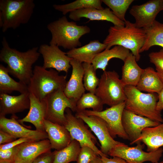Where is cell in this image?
I'll return each mask as SVG.
<instances>
[{
  "instance_id": "3957f363",
  "label": "cell",
  "mask_w": 163,
  "mask_h": 163,
  "mask_svg": "<svg viewBox=\"0 0 163 163\" xmlns=\"http://www.w3.org/2000/svg\"><path fill=\"white\" fill-rule=\"evenodd\" d=\"M47 28L52 36L50 44L69 50L81 46L80 38L91 31L87 26L79 25L75 22L69 21L65 16L48 24Z\"/></svg>"
},
{
  "instance_id": "74e56055",
  "label": "cell",
  "mask_w": 163,
  "mask_h": 163,
  "mask_svg": "<svg viewBox=\"0 0 163 163\" xmlns=\"http://www.w3.org/2000/svg\"><path fill=\"white\" fill-rule=\"evenodd\" d=\"M55 151L43 153L36 158L32 163H53Z\"/></svg>"
},
{
  "instance_id": "83f0119b",
  "label": "cell",
  "mask_w": 163,
  "mask_h": 163,
  "mask_svg": "<svg viewBox=\"0 0 163 163\" xmlns=\"http://www.w3.org/2000/svg\"><path fill=\"white\" fill-rule=\"evenodd\" d=\"M6 67L0 65V94H10L14 91L23 94L28 92V85L17 82L9 75Z\"/></svg>"
},
{
  "instance_id": "5bb4252c",
  "label": "cell",
  "mask_w": 163,
  "mask_h": 163,
  "mask_svg": "<svg viewBox=\"0 0 163 163\" xmlns=\"http://www.w3.org/2000/svg\"><path fill=\"white\" fill-rule=\"evenodd\" d=\"M163 0H151L140 5L133 6L130 14L135 19L139 28L145 29L152 26L158 14L162 10Z\"/></svg>"
},
{
  "instance_id": "ac0fdd59",
  "label": "cell",
  "mask_w": 163,
  "mask_h": 163,
  "mask_svg": "<svg viewBox=\"0 0 163 163\" xmlns=\"http://www.w3.org/2000/svg\"><path fill=\"white\" fill-rule=\"evenodd\" d=\"M70 64L72 67V72L63 92L67 97L77 102L85 93V89L83 82V68L82 63L73 59H71Z\"/></svg>"
},
{
  "instance_id": "8d00e7d4",
  "label": "cell",
  "mask_w": 163,
  "mask_h": 163,
  "mask_svg": "<svg viewBox=\"0 0 163 163\" xmlns=\"http://www.w3.org/2000/svg\"><path fill=\"white\" fill-rule=\"evenodd\" d=\"M18 146L5 150H0V163H14Z\"/></svg>"
},
{
  "instance_id": "8992f818",
  "label": "cell",
  "mask_w": 163,
  "mask_h": 163,
  "mask_svg": "<svg viewBox=\"0 0 163 163\" xmlns=\"http://www.w3.org/2000/svg\"><path fill=\"white\" fill-rule=\"evenodd\" d=\"M66 76L59 75L53 69L49 70L43 66H35L28 85V91L40 101L49 94L59 89L64 90L67 83Z\"/></svg>"
},
{
  "instance_id": "ba28073f",
  "label": "cell",
  "mask_w": 163,
  "mask_h": 163,
  "mask_svg": "<svg viewBox=\"0 0 163 163\" xmlns=\"http://www.w3.org/2000/svg\"><path fill=\"white\" fill-rule=\"evenodd\" d=\"M63 90L59 89L48 95L44 99L45 120L64 126L66 121L65 111L67 108L75 111L76 102L67 97Z\"/></svg>"
},
{
  "instance_id": "e0dca14e",
  "label": "cell",
  "mask_w": 163,
  "mask_h": 163,
  "mask_svg": "<svg viewBox=\"0 0 163 163\" xmlns=\"http://www.w3.org/2000/svg\"><path fill=\"white\" fill-rule=\"evenodd\" d=\"M48 139L26 142L18 146L14 163H32L42 154L51 151Z\"/></svg>"
},
{
  "instance_id": "4fadbf2b",
  "label": "cell",
  "mask_w": 163,
  "mask_h": 163,
  "mask_svg": "<svg viewBox=\"0 0 163 163\" xmlns=\"http://www.w3.org/2000/svg\"><path fill=\"white\" fill-rule=\"evenodd\" d=\"M38 52L42 55L43 59V67L45 69H54L59 72L63 71L67 73L71 67L72 59L66 52L61 50L57 46L46 44L41 45Z\"/></svg>"
},
{
  "instance_id": "7402d4cb",
  "label": "cell",
  "mask_w": 163,
  "mask_h": 163,
  "mask_svg": "<svg viewBox=\"0 0 163 163\" xmlns=\"http://www.w3.org/2000/svg\"><path fill=\"white\" fill-rule=\"evenodd\" d=\"M29 97L30 101L29 111L25 117L18 120V121L21 124L24 122L30 123L35 126L36 130L45 131L44 124L46 113L45 100H40L30 93H29Z\"/></svg>"
},
{
  "instance_id": "52a82bcc",
  "label": "cell",
  "mask_w": 163,
  "mask_h": 163,
  "mask_svg": "<svg viewBox=\"0 0 163 163\" xmlns=\"http://www.w3.org/2000/svg\"><path fill=\"white\" fill-rule=\"evenodd\" d=\"M125 85L115 71H104L95 94L110 107L126 101Z\"/></svg>"
},
{
  "instance_id": "cb8c5ba5",
  "label": "cell",
  "mask_w": 163,
  "mask_h": 163,
  "mask_svg": "<svg viewBox=\"0 0 163 163\" xmlns=\"http://www.w3.org/2000/svg\"><path fill=\"white\" fill-rule=\"evenodd\" d=\"M142 142L147 152L155 151L163 146V123L154 127L144 128L134 143Z\"/></svg>"
},
{
  "instance_id": "7bdbcfd3",
  "label": "cell",
  "mask_w": 163,
  "mask_h": 163,
  "mask_svg": "<svg viewBox=\"0 0 163 163\" xmlns=\"http://www.w3.org/2000/svg\"><path fill=\"white\" fill-rule=\"evenodd\" d=\"M101 157H100L98 156L92 161L90 163H101Z\"/></svg>"
},
{
  "instance_id": "4316f807",
  "label": "cell",
  "mask_w": 163,
  "mask_h": 163,
  "mask_svg": "<svg viewBox=\"0 0 163 163\" xmlns=\"http://www.w3.org/2000/svg\"><path fill=\"white\" fill-rule=\"evenodd\" d=\"M129 50L120 46H115L111 49H105L97 55L91 64L94 69H100L104 71L109 61L113 58L120 59L123 62L130 53Z\"/></svg>"
},
{
  "instance_id": "e575fe53",
  "label": "cell",
  "mask_w": 163,
  "mask_h": 163,
  "mask_svg": "<svg viewBox=\"0 0 163 163\" xmlns=\"http://www.w3.org/2000/svg\"><path fill=\"white\" fill-rule=\"evenodd\" d=\"M149 57L150 62L155 66L156 72L163 82V48L158 51L150 53Z\"/></svg>"
},
{
  "instance_id": "ab89813d",
  "label": "cell",
  "mask_w": 163,
  "mask_h": 163,
  "mask_svg": "<svg viewBox=\"0 0 163 163\" xmlns=\"http://www.w3.org/2000/svg\"><path fill=\"white\" fill-rule=\"evenodd\" d=\"M16 138L9 134L0 129V144H5L11 142Z\"/></svg>"
},
{
  "instance_id": "ffe728a7",
  "label": "cell",
  "mask_w": 163,
  "mask_h": 163,
  "mask_svg": "<svg viewBox=\"0 0 163 163\" xmlns=\"http://www.w3.org/2000/svg\"><path fill=\"white\" fill-rule=\"evenodd\" d=\"M29 92L17 96L0 94V116L14 114L29 109Z\"/></svg>"
},
{
  "instance_id": "44dd1931",
  "label": "cell",
  "mask_w": 163,
  "mask_h": 163,
  "mask_svg": "<svg viewBox=\"0 0 163 163\" xmlns=\"http://www.w3.org/2000/svg\"><path fill=\"white\" fill-rule=\"evenodd\" d=\"M45 131L48 136L52 149L61 150L68 146L72 140L68 130L64 126L45 120Z\"/></svg>"
},
{
  "instance_id": "ee69618b",
  "label": "cell",
  "mask_w": 163,
  "mask_h": 163,
  "mask_svg": "<svg viewBox=\"0 0 163 163\" xmlns=\"http://www.w3.org/2000/svg\"><path fill=\"white\" fill-rule=\"evenodd\" d=\"M151 163H163V161L159 162L158 161L157 162H151Z\"/></svg>"
},
{
  "instance_id": "d6986e66",
  "label": "cell",
  "mask_w": 163,
  "mask_h": 163,
  "mask_svg": "<svg viewBox=\"0 0 163 163\" xmlns=\"http://www.w3.org/2000/svg\"><path fill=\"white\" fill-rule=\"evenodd\" d=\"M69 18L75 21L80 20L85 18L91 21H107L111 22L115 26L125 25V22L118 18L109 8L103 9L94 8H87L80 9L69 13Z\"/></svg>"
},
{
  "instance_id": "b9f144b4",
  "label": "cell",
  "mask_w": 163,
  "mask_h": 163,
  "mask_svg": "<svg viewBox=\"0 0 163 163\" xmlns=\"http://www.w3.org/2000/svg\"><path fill=\"white\" fill-rule=\"evenodd\" d=\"M158 94V100L157 104V109L161 112L163 110V89Z\"/></svg>"
},
{
  "instance_id": "f35d334b",
  "label": "cell",
  "mask_w": 163,
  "mask_h": 163,
  "mask_svg": "<svg viewBox=\"0 0 163 163\" xmlns=\"http://www.w3.org/2000/svg\"><path fill=\"white\" fill-rule=\"evenodd\" d=\"M35 141L33 140L24 138H19L11 142L0 145V150H7L14 147L16 146L23 143Z\"/></svg>"
},
{
  "instance_id": "5b68a950",
  "label": "cell",
  "mask_w": 163,
  "mask_h": 163,
  "mask_svg": "<svg viewBox=\"0 0 163 163\" xmlns=\"http://www.w3.org/2000/svg\"><path fill=\"white\" fill-rule=\"evenodd\" d=\"M125 92L126 97V110L153 121L163 123L161 112L156 108L158 94L144 93L131 85L125 86Z\"/></svg>"
},
{
  "instance_id": "6da1fadb",
  "label": "cell",
  "mask_w": 163,
  "mask_h": 163,
  "mask_svg": "<svg viewBox=\"0 0 163 163\" xmlns=\"http://www.w3.org/2000/svg\"><path fill=\"white\" fill-rule=\"evenodd\" d=\"M0 51V60L7 64L9 73L28 85L33 75V65L40 55L39 48L34 47L26 51L21 52L11 48L4 37Z\"/></svg>"
},
{
  "instance_id": "7a4b0ae2",
  "label": "cell",
  "mask_w": 163,
  "mask_h": 163,
  "mask_svg": "<svg viewBox=\"0 0 163 163\" xmlns=\"http://www.w3.org/2000/svg\"><path fill=\"white\" fill-rule=\"evenodd\" d=\"M125 25H114L110 27L109 34L103 41L106 49L114 46H120L130 50L137 61L140 58L139 50L146 38L144 29L136 26L135 23L126 20Z\"/></svg>"
},
{
  "instance_id": "603a6c76",
  "label": "cell",
  "mask_w": 163,
  "mask_h": 163,
  "mask_svg": "<svg viewBox=\"0 0 163 163\" xmlns=\"http://www.w3.org/2000/svg\"><path fill=\"white\" fill-rule=\"evenodd\" d=\"M107 46L98 40L91 41L88 43L75 48L66 52L70 58L81 63H91L95 57L106 48Z\"/></svg>"
},
{
  "instance_id": "2e32d148",
  "label": "cell",
  "mask_w": 163,
  "mask_h": 163,
  "mask_svg": "<svg viewBox=\"0 0 163 163\" xmlns=\"http://www.w3.org/2000/svg\"><path fill=\"white\" fill-rule=\"evenodd\" d=\"M9 119L0 116V129L9 134L15 138H28L34 141L48 139L45 131L29 129L21 125L14 115Z\"/></svg>"
},
{
  "instance_id": "d6a6232c",
  "label": "cell",
  "mask_w": 163,
  "mask_h": 163,
  "mask_svg": "<svg viewBox=\"0 0 163 163\" xmlns=\"http://www.w3.org/2000/svg\"><path fill=\"white\" fill-rule=\"evenodd\" d=\"M84 69V85L86 90L95 94L98 85L99 79L97 77L96 70L92 64L84 62L82 64Z\"/></svg>"
},
{
  "instance_id": "4dcf8cb0",
  "label": "cell",
  "mask_w": 163,
  "mask_h": 163,
  "mask_svg": "<svg viewBox=\"0 0 163 163\" xmlns=\"http://www.w3.org/2000/svg\"><path fill=\"white\" fill-rule=\"evenodd\" d=\"M100 0H77L70 3L63 5H54L55 9L65 15L68 13L85 8H94L99 9L104 8L102 6Z\"/></svg>"
},
{
  "instance_id": "f546056e",
  "label": "cell",
  "mask_w": 163,
  "mask_h": 163,
  "mask_svg": "<svg viewBox=\"0 0 163 163\" xmlns=\"http://www.w3.org/2000/svg\"><path fill=\"white\" fill-rule=\"evenodd\" d=\"M81 148L78 142L72 140L66 147L59 150H55L53 163H69L77 161Z\"/></svg>"
},
{
  "instance_id": "9a60e30c",
  "label": "cell",
  "mask_w": 163,
  "mask_h": 163,
  "mask_svg": "<svg viewBox=\"0 0 163 163\" xmlns=\"http://www.w3.org/2000/svg\"><path fill=\"white\" fill-rule=\"evenodd\" d=\"M122 123L131 145L134 144L139 137L144 128L155 126L161 123L125 109L123 113Z\"/></svg>"
},
{
  "instance_id": "7c38bea8",
  "label": "cell",
  "mask_w": 163,
  "mask_h": 163,
  "mask_svg": "<svg viewBox=\"0 0 163 163\" xmlns=\"http://www.w3.org/2000/svg\"><path fill=\"white\" fill-rule=\"evenodd\" d=\"M75 116L82 119L95 135L101 144L100 151L108 155L117 145L123 143L116 141L110 135L106 122L101 118L94 115H87L82 112L76 113Z\"/></svg>"
},
{
  "instance_id": "d590c367",
  "label": "cell",
  "mask_w": 163,
  "mask_h": 163,
  "mask_svg": "<svg viewBox=\"0 0 163 163\" xmlns=\"http://www.w3.org/2000/svg\"><path fill=\"white\" fill-rule=\"evenodd\" d=\"M98 155L91 148L84 146L81 148L76 161L77 163H90Z\"/></svg>"
},
{
  "instance_id": "60d3db41",
  "label": "cell",
  "mask_w": 163,
  "mask_h": 163,
  "mask_svg": "<svg viewBox=\"0 0 163 163\" xmlns=\"http://www.w3.org/2000/svg\"><path fill=\"white\" fill-rule=\"evenodd\" d=\"M101 163H128L123 159L117 156L109 158L107 156H101Z\"/></svg>"
},
{
  "instance_id": "f6af8a7d",
  "label": "cell",
  "mask_w": 163,
  "mask_h": 163,
  "mask_svg": "<svg viewBox=\"0 0 163 163\" xmlns=\"http://www.w3.org/2000/svg\"><path fill=\"white\" fill-rule=\"evenodd\" d=\"M162 10H163V7H162Z\"/></svg>"
},
{
  "instance_id": "1f68e13d",
  "label": "cell",
  "mask_w": 163,
  "mask_h": 163,
  "mask_svg": "<svg viewBox=\"0 0 163 163\" xmlns=\"http://www.w3.org/2000/svg\"><path fill=\"white\" fill-rule=\"evenodd\" d=\"M104 105L101 99L95 94L89 92L85 93L76 102L75 112H82L89 108L94 111H101Z\"/></svg>"
},
{
  "instance_id": "277c9868",
  "label": "cell",
  "mask_w": 163,
  "mask_h": 163,
  "mask_svg": "<svg viewBox=\"0 0 163 163\" xmlns=\"http://www.w3.org/2000/svg\"><path fill=\"white\" fill-rule=\"evenodd\" d=\"M35 7L33 0H0V27L2 32L27 23Z\"/></svg>"
},
{
  "instance_id": "d4e9b609",
  "label": "cell",
  "mask_w": 163,
  "mask_h": 163,
  "mask_svg": "<svg viewBox=\"0 0 163 163\" xmlns=\"http://www.w3.org/2000/svg\"><path fill=\"white\" fill-rule=\"evenodd\" d=\"M136 87L141 91L158 94L163 89V82L156 71L149 67L144 69Z\"/></svg>"
},
{
  "instance_id": "9c48e42d",
  "label": "cell",
  "mask_w": 163,
  "mask_h": 163,
  "mask_svg": "<svg viewBox=\"0 0 163 163\" xmlns=\"http://www.w3.org/2000/svg\"><path fill=\"white\" fill-rule=\"evenodd\" d=\"M134 147H129L123 143L113 149L108 155L121 158L128 163H143L147 161L158 162L162 156L163 149L161 147L151 152L143 150L145 145L141 143Z\"/></svg>"
},
{
  "instance_id": "484cf974",
  "label": "cell",
  "mask_w": 163,
  "mask_h": 163,
  "mask_svg": "<svg viewBox=\"0 0 163 163\" xmlns=\"http://www.w3.org/2000/svg\"><path fill=\"white\" fill-rule=\"evenodd\" d=\"M135 57L130 52L124 61L121 80L125 85L136 87L144 69L137 64Z\"/></svg>"
},
{
  "instance_id": "f1b7e54d",
  "label": "cell",
  "mask_w": 163,
  "mask_h": 163,
  "mask_svg": "<svg viewBox=\"0 0 163 163\" xmlns=\"http://www.w3.org/2000/svg\"><path fill=\"white\" fill-rule=\"evenodd\" d=\"M144 29L146 38L139 50L140 53L148 50L154 46H160L163 48V23L155 20L152 26Z\"/></svg>"
},
{
  "instance_id": "836d02e7",
  "label": "cell",
  "mask_w": 163,
  "mask_h": 163,
  "mask_svg": "<svg viewBox=\"0 0 163 163\" xmlns=\"http://www.w3.org/2000/svg\"><path fill=\"white\" fill-rule=\"evenodd\" d=\"M102 2L110 9L113 14L120 20L125 21V14L133 0H102Z\"/></svg>"
},
{
  "instance_id": "8fae6325",
  "label": "cell",
  "mask_w": 163,
  "mask_h": 163,
  "mask_svg": "<svg viewBox=\"0 0 163 163\" xmlns=\"http://www.w3.org/2000/svg\"><path fill=\"white\" fill-rule=\"evenodd\" d=\"M125 101L99 111L85 110L82 112L87 115H94L103 119L106 123L111 136L113 138L117 136L129 140L122 123L123 112L125 109Z\"/></svg>"
},
{
  "instance_id": "30bf717a",
  "label": "cell",
  "mask_w": 163,
  "mask_h": 163,
  "mask_svg": "<svg viewBox=\"0 0 163 163\" xmlns=\"http://www.w3.org/2000/svg\"><path fill=\"white\" fill-rule=\"evenodd\" d=\"M65 112L66 121L64 126L69 133L72 140L78 142L81 147L84 146L90 147L101 157L107 156L96 146V138L86 127L83 121L74 116L69 108H67Z\"/></svg>"
}]
</instances>
